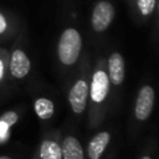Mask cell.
<instances>
[{
  "label": "cell",
  "instance_id": "3",
  "mask_svg": "<svg viewBox=\"0 0 159 159\" xmlns=\"http://www.w3.org/2000/svg\"><path fill=\"white\" fill-rule=\"evenodd\" d=\"M154 106V89L150 86H144L139 91L135 102V117L139 120L149 118Z\"/></svg>",
  "mask_w": 159,
  "mask_h": 159
},
{
  "label": "cell",
  "instance_id": "9",
  "mask_svg": "<svg viewBox=\"0 0 159 159\" xmlns=\"http://www.w3.org/2000/svg\"><path fill=\"white\" fill-rule=\"evenodd\" d=\"M61 153L63 159H83V149L80 142L75 137H66L62 147Z\"/></svg>",
  "mask_w": 159,
  "mask_h": 159
},
{
  "label": "cell",
  "instance_id": "15",
  "mask_svg": "<svg viewBox=\"0 0 159 159\" xmlns=\"http://www.w3.org/2000/svg\"><path fill=\"white\" fill-rule=\"evenodd\" d=\"M6 27H7V22H6V19H5V16H4V15L0 12V34L5 32Z\"/></svg>",
  "mask_w": 159,
  "mask_h": 159
},
{
  "label": "cell",
  "instance_id": "5",
  "mask_svg": "<svg viewBox=\"0 0 159 159\" xmlns=\"http://www.w3.org/2000/svg\"><path fill=\"white\" fill-rule=\"evenodd\" d=\"M109 80L104 71L99 70L93 75L91 84V98L96 103H101L108 94Z\"/></svg>",
  "mask_w": 159,
  "mask_h": 159
},
{
  "label": "cell",
  "instance_id": "12",
  "mask_svg": "<svg viewBox=\"0 0 159 159\" xmlns=\"http://www.w3.org/2000/svg\"><path fill=\"white\" fill-rule=\"evenodd\" d=\"M138 9L142 15L149 16L155 9V0H137Z\"/></svg>",
  "mask_w": 159,
  "mask_h": 159
},
{
  "label": "cell",
  "instance_id": "2",
  "mask_svg": "<svg viewBox=\"0 0 159 159\" xmlns=\"http://www.w3.org/2000/svg\"><path fill=\"white\" fill-rule=\"evenodd\" d=\"M114 17V9L108 1H99L92 12V27L97 32L104 31Z\"/></svg>",
  "mask_w": 159,
  "mask_h": 159
},
{
  "label": "cell",
  "instance_id": "17",
  "mask_svg": "<svg viewBox=\"0 0 159 159\" xmlns=\"http://www.w3.org/2000/svg\"><path fill=\"white\" fill-rule=\"evenodd\" d=\"M0 159H11V158H9V157H0Z\"/></svg>",
  "mask_w": 159,
  "mask_h": 159
},
{
  "label": "cell",
  "instance_id": "16",
  "mask_svg": "<svg viewBox=\"0 0 159 159\" xmlns=\"http://www.w3.org/2000/svg\"><path fill=\"white\" fill-rule=\"evenodd\" d=\"M2 77H4V63L0 60V81L2 80Z\"/></svg>",
  "mask_w": 159,
  "mask_h": 159
},
{
  "label": "cell",
  "instance_id": "14",
  "mask_svg": "<svg viewBox=\"0 0 159 159\" xmlns=\"http://www.w3.org/2000/svg\"><path fill=\"white\" fill-rule=\"evenodd\" d=\"M9 134H10V127L5 122L0 120V143L5 142L9 138Z\"/></svg>",
  "mask_w": 159,
  "mask_h": 159
},
{
  "label": "cell",
  "instance_id": "8",
  "mask_svg": "<svg viewBox=\"0 0 159 159\" xmlns=\"http://www.w3.org/2000/svg\"><path fill=\"white\" fill-rule=\"evenodd\" d=\"M111 140V134L108 132H101L96 134L88 143V157L89 159H99L103 154L106 147Z\"/></svg>",
  "mask_w": 159,
  "mask_h": 159
},
{
  "label": "cell",
  "instance_id": "4",
  "mask_svg": "<svg viewBox=\"0 0 159 159\" xmlns=\"http://www.w3.org/2000/svg\"><path fill=\"white\" fill-rule=\"evenodd\" d=\"M87 97H88V84L83 80L77 81L71 88L70 94H68V101L75 113L80 114L84 111Z\"/></svg>",
  "mask_w": 159,
  "mask_h": 159
},
{
  "label": "cell",
  "instance_id": "10",
  "mask_svg": "<svg viewBox=\"0 0 159 159\" xmlns=\"http://www.w3.org/2000/svg\"><path fill=\"white\" fill-rule=\"evenodd\" d=\"M40 157L42 159H62L60 144L53 140H45L40 148Z\"/></svg>",
  "mask_w": 159,
  "mask_h": 159
},
{
  "label": "cell",
  "instance_id": "6",
  "mask_svg": "<svg viewBox=\"0 0 159 159\" xmlns=\"http://www.w3.org/2000/svg\"><path fill=\"white\" fill-rule=\"evenodd\" d=\"M30 60L21 50H15L10 60V72L15 78L25 77L30 71Z\"/></svg>",
  "mask_w": 159,
  "mask_h": 159
},
{
  "label": "cell",
  "instance_id": "7",
  "mask_svg": "<svg viewBox=\"0 0 159 159\" xmlns=\"http://www.w3.org/2000/svg\"><path fill=\"white\" fill-rule=\"evenodd\" d=\"M108 73H109V78L111 82L116 86L122 84L123 80H124V61L122 55L114 52L111 55L109 60H108Z\"/></svg>",
  "mask_w": 159,
  "mask_h": 159
},
{
  "label": "cell",
  "instance_id": "13",
  "mask_svg": "<svg viewBox=\"0 0 159 159\" xmlns=\"http://www.w3.org/2000/svg\"><path fill=\"white\" fill-rule=\"evenodd\" d=\"M17 114L15 113V112H6V113H4L1 117H0V120H2V122H5L9 127H11V125H14L16 122H17Z\"/></svg>",
  "mask_w": 159,
  "mask_h": 159
},
{
  "label": "cell",
  "instance_id": "11",
  "mask_svg": "<svg viewBox=\"0 0 159 159\" xmlns=\"http://www.w3.org/2000/svg\"><path fill=\"white\" fill-rule=\"evenodd\" d=\"M55 111L52 101L47 98H39L35 101V112L39 118L41 119H48L52 117Z\"/></svg>",
  "mask_w": 159,
  "mask_h": 159
},
{
  "label": "cell",
  "instance_id": "1",
  "mask_svg": "<svg viewBox=\"0 0 159 159\" xmlns=\"http://www.w3.org/2000/svg\"><path fill=\"white\" fill-rule=\"evenodd\" d=\"M82 40L76 29H67L58 41V58L63 65H73L81 52Z\"/></svg>",
  "mask_w": 159,
  "mask_h": 159
},
{
  "label": "cell",
  "instance_id": "18",
  "mask_svg": "<svg viewBox=\"0 0 159 159\" xmlns=\"http://www.w3.org/2000/svg\"><path fill=\"white\" fill-rule=\"evenodd\" d=\"M142 159H152V158H150V157H147V155H145V157H143Z\"/></svg>",
  "mask_w": 159,
  "mask_h": 159
}]
</instances>
